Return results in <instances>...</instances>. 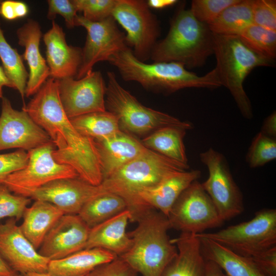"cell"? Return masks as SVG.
Segmentation results:
<instances>
[{"instance_id": "1", "label": "cell", "mask_w": 276, "mask_h": 276, "mask_svg": "<svg viewBox=\"0 0 276 276\" xmlns=\"http://www.w3.org/2000/svg\"><path fill=\"white\" fill-rule=\"evenodd\" d=\"M45 132L55 146L53 155L62 164L71 166L79 177L99 186L102 175L94 139L82 135L66 116L59 93V80L48 78L22 108Z\"/></svg>"}, {"instance_id": "2", "label": "cell", "mask_w": 276, "mask_h": 276, "mask_svg": "<svg viewBox=\"0 0 276 276\" xmlns=\"http://www.w3.org/2000/svg\"><path fill=\"white\" fill-rule=\"evenodd\" d=\"M126 81H135L146 89L171 94L186 88H217L221 86L215 68L203 76L174 62L147 63L137 59L128 47L108 61Z\"/></svg>"}, {"instance_id": "3", "label": "cell", "mask_w": 276, "mask_h": 276, "mask_svg": "<svg viewBox=\"0 0 276 276\" xmlns=\"http://www.w3.org/2000/svg\"><path fill=\"white\" fill-rule=\"evenodd\" d=\"M137 225L128 233L132 243L120 257L143 276H161L176 256L177 248L168 235L170 229L167 217L150 208L135 221Z\"/></svg>"}, {"instance_id": "4", "label": "cell", "mask_w": 276, "mask_h": 276, "mask_svg": "<svg viewBox=\"0 0 276 276\" xmlns=\"http://www.w3.org/2000/svg\"><path fill=\"white\" fill-rule=\"evenodd\" d=\"M213 34L208 25L182 5L172 18L166 36L155 45L150 58L155 62H178L193 68L205 63L213 54Z\"/></svg>"}, {"instance_id": "5", "label": "cell", "mask_w": 276, "mask_h": 276, "mask_svg": "<svg viewBox=\"0 0 276 276\" xmlns=\"http://www.w3.org/2000/svg\"><path fill=\"white\" fill-rule=\"evenodd\" d=\"M189 165L164 156L146 148L130 161L102 180L105 191L116 194L126 202L134 222L143 211L137 202L139 192L153 187L167 177L188 170Z\"/></svg>"}, {"instance_id": "6", "label": "cell", "mask_w": 276, "mask_h": 276, "mask_svg": "<svg viewBox=\"0 0 276 276\" xmlns=\"http://www.w3.org/2000/svg\"><path fill=\"white\" fill-rule=\"evenodd\" d=\"M213 41L215 68L221 86L228 89L243 117L250 119L252 109L244 89V81L255 68L273 66L274 61L250 49L238 36L213 34Z\"/></svg>"}, {"instance_id": "7", "label": "cell", "mask_w": 276, "mask_h": 276, "mask_svg": "<svg viewBox=\"0 0 276 276\" xmlns=\"http://www.w3.org/2000/svg\"><path fill=\"white\" fill-rule=\"evenodd\" d=\"M107 77L106 109L117 117L120 127L124 130L142 135L165 127L193 129L189 122L142 105L120 84L113 72H108Z\"/></svg>"}, {"instance_id": "8", "label": "cell", "mask_w": 276, "mask_h": 276, "mask_svg": "<svg viewBox=\"0 0 276 276\" xmlns=\"http://www.w3.org/2000/svg\"><path fill=\"white\" fill-rule=\"evenodd\" d=\"M198 235L241 256L250 257L276 246V210L263 209L256 212L249 221L215 232Z\"/></svg>"}, {"instance_id": "9", "label": "cell", "mask_w": 276, "mask_h": 276, "mask_svg": "<svg viewBox=\"0 0 276 276\" xmlns=\"http://www.w3.org/2000/svg\"><path fill=\"white\" fill-rule=\"evenodd\" d=\"M111 16L126 31V44L134 56L142 62L150 58L160 27L147 2L117 0Z\"/></svg>"}, {"instance_id": "10", "label": "cell", "mask_w": 276, "mask_h": 276, "mask_svg": "<svg viewBox=\"0 0 276 276\" xmlns=\"http://www.w3.org/2000/svg\"><path fill=\"white\" fill-rule=\"evenodd\" d=\"M55 149L50 142L27 151V165L9 174L0 184L16 195L27 197L30 192L55 180L79 177L74 168L55 160L53 154Z\"/></svg>"}, {"instance_id": "11", "label": "cell", "mask_w": 276, "mask_h": 276, "mask_svg": "<svg viewBox=\"0 0 276 276\" xmlns=\"http://www.w3.org/2000/svg\"><path fill=\"white\" fill-rule=\"evenodd\" d=\"M209 175L201 185L210 196L223 221L230 220L244 210L243 195L235 181L225 156L210 148L199 154Z\"/></svg>"}, {"instance_id": "12", "label": "cell", "mask_w": 276, "mask_h": 276, "mask_svg": "<svg viewBox=\"0 0 276 276\" xmlns=\"http://www.w3.org/2000/svg\"><path fill=\"white\" fill-rule=\"evenodd\" d=\"M170 228L198 234L223 223L201 183L193 181L179 196L167 216Z\"/></svg>"}, {"instance_id": "13", "label": "cell", "mask_w": 276, "mask_h": 276, "mask_svg": "<svg viewBox=\"0 0 276 276\" xmlns=\"http://www.w3.org/2000/svg\"><path fill=\"white\" fill-rule=\"evenodd\" d=\"M75 26L82 27L87 32L77 79L93 71V66L97 62L108 61L112 56L127 47L125 35L119 29L112 16L102 21H91L82 15H77Z\"/></svg>"}, {"instance_id": "14", "label": "cell", "mask_w": 276, "mask_h": 276, "mask_svg": "<svg viewBox=\"0 0 276 276\" xmlns=\"http://www.w3.org/2000/svg\"><path fill=\"white\" fill-rule=\"evenodd\" d=\"M58 80L60 101L69 119L106 110V86L100 71H91L79 79L66 78Z\"/></svg>"}, {"instance_id": "15", "label": "cell", "mask_w": 276, "mask_h": 276, "mask_svg": "<svg viewBox=\"0 0 276 276\" xmlns=\"http://www.w3.org/2000/svg\"><path fill=\"white\" fill-rule=\"evenodd\" d=\"M50 142L48 133L27 112L14 109L8 99L2 98L0 151L11 148L28 151Z\"/></svg>"}, {"instance_id": "16", "label": "cell", "mask_w": 276, "mask_h": 276, "mask_svg": "<svg viewBox=\"0 0 276 276\" xmlns=\"http://www.w3.org/2000/svg\"><path fill=\"white\" fill-rule=\"evenodd\" d=\"M16 221L11 218L0 223V256L17 273L47 272L50 260L37 250Z\"/></svg>"}, {"instance_id": "17", "label": "cell", "mask_w": 276, "mask_h": 276, "mask_svg": "<svg viewBox=\"0 0 276 276\" xmlns=\"http://www.w3.org/2000/svg\"><path fill=\"white\" fill-rule=\"evenodd\" d=\"M103 191L101 185H91L80 177L65 178L49 182L27 197L50 202L64 214L78 215L89 199Z\"/></svg>"}, {"instance_id": "18", "label": "cell", "mask_w": 276, "mask_h": 276, "mask_svg": "<svg viewBox=\"0 0 276 276\" xmlns=\"http://www.w3.org/2000/svg\"><path fill=\"white\" fill-rule=\"evenodd\" d=\"M90 228L78 215L64 214L45 236L38 252L50 260L85 248Z\"/></svg>"}, {"instance_id": "19", "label": "cell", "mask_w": 276, "mask_h": 276, "mask_svg": "<svg viewBox=\"0 0 276 276\" xmlns=\"http://www.w3.org/2000/svg\"><path fill=\"white\" fill-rule=\"evenodd\" d=\"M43 39L50 77L57 80L76 77L82 62V49L69 45L62 28L54 20Z\"/></svg>"}, {"instance_id": "20", "label": "cell", "mask_w": 276, "mask_h": 276, "mask_svg": "<svg viewBox=\"0 0 276 276\" xmlns=\"http://www.w3.org/2000/svg\"><path fill=\"white\" fill-rule=\"evenodd\" d=\"M16 35L18 44L25 48L21 57L29 68L25 96L29 97L35 95L50 76V69L40 51L42 33L39 23L29 19L18 28Z\"/></svg>"}, {"instance_id": "21", "label": "cell", "mask_w": 276, "mask_h": 276, "mask_svg": "<svg viewBox=\"0 0 276 276\" xmlns=\"http://www.w3.org/2000/svg\"><path fill=\"white\" fill-rule=\"evenodd\" d=\"M200 176L201 171L198 170L174 173L155 186L139 192L138 206L141 211L152 208L167 217L181 194Z\"/></svg>"}, {"instance_id": "22", "label": "cell", "mask_w": 276, "mask_h": 276, "mask_svg": "<svg viewBox=\"0 0 276 276\" xmlns=\"http://www.w3.org/2000/svg\"><path fill=\"white\" fill-rule=\"evenodd\" d=\"M98 151L102 180L132 160L147 148L121 130L100 140H95Z\"/></svg>"}, {"instance_id": "23", "label": "cell", "mask_w": 276, "mask_h": 276, "mask_svg": "<svg viewBox=\"0 0 276 276\" xmlns=\"http://www.w3.org/2000/svg\"><path fill=\"white\" fill-rule=\"evenodd\" d=\"M131 218L127 209L90 228L85 248H100L121 256L131 245V239L126 231Z\"/></svg>"}, {"instance_id": "24", "label": "cell", "mask_w": 276, "mask_h": 276, "mask_svg": "<svg viewBox=\"0 0 276 276\" xmlns=\"http://www.w3.org/2000/svg\"><path fill=\"white\" fill-rule=\"evenodd\" d=\"M171 241L177 247V254L161 276H204L206 260L196 234L181 233Z\"/></svg>"}, {"instance_id": "25", "label": "cell", "mask_w": 276, "mask_h": 276, "mask_svg": "<svg viewBox=\"0 0 276 276\" xmlns=\"http://www.w3.org/2000/svg\"><path fill=\"white\" fill-rule=\"evenodd\" d=\"M118 256L102 248H84L63 258L50 260L47 273L53 276H84Z\"/></svg>"}, {"instance_id": "26", "label": "cell", "mask_w": 276, "mask_h": 276, "mask_svg": "<svg viewBox=\"0 0 276 276\" xmlns=\"http://www.w3.org/2000/svg\"><path fill=\"white\" fill-rule=\"evenodd\" d=\"M204 258L216 263L227 276H264L255 263L225 246L198 234Z\"/></svg>"}, {"instance_id": "27", "label": "cell", "mask_w": 276, "mask_h": 276, "mask_svg": "<svg viewBox=\"0 0 276 276\" xmlns=\"http://www.w3.org/2000/svg\"><path fill=\"white\" fill-rule=\"evenodd\" d=\"M64 214L53 204L36 200L27 208L19 227L27 238L37 249L45 236L57 220Z\"/></svg>"}, {"instance_id": "28", "label": "cell", "mask_w": 276, "mask_h": 276, "mask_svg": "<svg viewBox=\"0 0 276 276\" xmlns=\"http://www.w3.org/2000/svg\"><path fill=\"white\" fill-rule=\"evenodd\" d=\"M253 0H238L224 9L208 25L214 34L239 36L253 24Z\"/></svg>"}, {"instance_id": "29", "label": "cell", "mask_w": 276, "mask_h": 276, "mask_svg": "<svg viewBox=\"0 0 276 276\" xmlns=\"http://www.w3.org/2000/svg\"><path fill=\"white\" fill-rule=\"evenodd\" d=\"M127 209V204L122 197L104 191L89 199L78 215L91 228Z\"/></svg>"}, {"instance_id": "30", "label": "cell", "mask_w": 276, "mask_h": 276, "mask_svg": "<svg viewBox=\"0 0 276 276\" xmlns=\"http://www.w3.org/2000/svg\"><path fill=\"white\" fill-rule=\"evenodd\" d=\"M186 133L182 128L165 127L153 131L142 143L146 148L170 159L188 164L183 143Z\"/></svg>"}, {"instance_id": "31", "label": "cell", "mask_w": 276, "mask_h": 276, "mask_svg": "<svg viewBox=\"0 0 276 276\" xmlns=\"http://www.w3.org/2000/svg\"><path fill=\"white\" fill-rule=\"evenodd\" d=\"M70 119L79 133L94 140L108 137L121 130L117 117L106 110L91 112Z\"/></svg>"}, {"instance_id": "32", "label": "cell", "mask_w": 276, "mask_h": 276, "mask_svg": "<svg viewBox=\"0 0 276 276\" xmlns=\"http://www.w3.org/2000/svg\"><path fill=\"white\" fill-rule=\"evenodd\" d=\"M0 59L3 67L14 89L18 91L24 100L29 73L26 69L21 56L7 42L1 26Z\"/></svg>"}, {"instance_id": "33", "label": "cell", "mask_w": 276, "mask_h": 276, "mask_svg": "<svg viewBox=\"0 0 276 276\" xmlns=\"http://www.w3.org/2000/svg\"><path fill=\"white\" fill-rule=\"evenodd\" d=\"M238 36L245 44L257 53L274 60L276 56V31L253 24Z\"/></svg>"}, {"instance_id": "34", "label": "cell", "mask_w": 276, "mask_h": 276, "mask_svg": "<svg viewBox=\"0 0 276 276\" xmlns=\"http://www.w3.org/2000/svg\"><path fill=\"white\" fill-rule=\"evenodd\" d=\"M276 158V141L261 132L254 137L246 155L251 168L262 167Z\"/></svg>"}, {"instance_id": "35", "label": "cell", "mask_w": 276, "mask_h": 276, "mask_svg": "<svg viewBox=\"0 0 276 276\" xmlns=\"http://www.w3.org/2000/svg\"><path fill=\"white\" fill-rule=\"evenodd\" d=\"M11 192L6 186L0 184V220L9 217L19 220L31 202L30 198Z\"/></svg>"}, {"instance_id": "36", "label": "cell", "mask_w": 276, "mask_h": 276, "mask_svg": "<svg viewBox=\"0 0 276 276\" xmlns=\"http://www.w3.org/2000/svg\"><path fill=\"white\" fill-rule=\"evenodd\" d=\"M77 12L91 21H102L112 15L117 0H72Z\"/></svg>"}, {"instance_id": "37", "label": "cell", "mask_w": 276, "mask_h": 276, "mask_svg": "<svg viewBox=\"0 0 276 276\" xmlns=\"http://www.w3.org/2000/svg\"><path fill=\"white\" fill-rule=\"evenodd\" d=\"M238 0H194L190 9L198 21L209 24L226 8Z\"/></svg>"}, {"instance_id": "38", "label": "cell", "mask_w": 276, "mask_h": 276, "mask_svg": "<svg viewBox=\"0 0 276 276\" xmlns=\"http://www.w3.org/2000/svg\"><path fill=\"white\" fill-rule=\"evenodd\" d=\"M253 24L276 31V1L253 0Z\"/></svg>"}, {"instance_id": "39", "label": "cell", "mask_w": 276, "mask_h": 276, "mask_svg": "<svg viewBox=\"0 0 276 276\" xmlns=\"http://www.w3.org/2000/svg\"><path fill=\"white\" fill-rule=\"evenodd\" d=\"M28 161V153L24 150L0 154V183L9 174L24 168Z\"/></svg>"}, {"instance_id": "40", "label": "cell", "mask_w": 276, "mask_h": 276, "mask_svg": "<svg viewBox=\"0 0 276 276\" xmlns=\"http://www.w3.org/2000/svg\"><path fill=\"white\" fill-rule=\"evenodd\" d=\"M137 272L119 257L101 264L84 276H137Z\"/></svg>"}, {"instance_id": "41", "label": "cell", "mask_w": 276, "mask_h": 276, "mask_svg": "<svg viewBox=\"0 0 276 276\" xmlns=\"http://www.w3.org/2000/svg\"><path fill=\"white\" fill-rule=\"evenodd\" d=\"M48 4L49 19H53L59 14L64 19L67 28L75 27L77 11L72 0H48Z\"/></svg>"}, {"instance_id": "42", "label": "cell", "mask_w": 276, "mask_h": 276, "mask_svg": "<svg viewBox=\"0 0 276 276\" xmlns=\"http://www.w3.org/2000/svg\"><path fill=\"white\" fill-rule=\"evenodd\" d=\"M249 258L264 276H276V246Z\"/></svg>"}, {"instance_id": "43", "label": "cell", "mask_w": 276, "mask_h": 276, "mask_svg": "<svg viewBox=\"0 0 276 276\" xmlns=\"http://www.w3.org/2000/svg\"><path fill=\"white\" fill-rule=\"evenodd\" d=\"M29 7L23 2L6 0L0 2V15L8 20H13L26 16Z\"/></svg>"}, {"instance_id": "44", "label": "cell", "mask_w": 276, "mask_h": 276, "mask_svg": "<svg viewBox=\"0 0 276 276\" xmlns=\"http://www.w3.org/2000/svg\"><path fill=\"white\" fill-rule=\"evenodd\" d=\"M264 135L275 139L276 137V113H271L264 121L260 131Z\"/></svg>"}, {"instance_id": "45", "label": "cell", "mask_w": 276, "mask_h": 276, "mask_svg": "<svg viewBox=\"0 0 276 276\" xmlns=\"http://www.w3.org/2000/svg\"><path fill=\"white\" fill-rule=\"evenodd\" d=\"M204 276L227 275L216 263L212 261L206 260Z\"/></svg>"}, {"instance_id": "46", "label": "cell", "mask_w": 276, "mask_h": 276, "mask_svg": "<svg viewBox=\"0 0 276 276\" xmlns=\"http://www.w3.org/2000/svg\"><path fill=\"white\" fill-rule=\"evenodd\" d=\"M176 0H149L147 1L149 8L154 9H163L175 4Z\"/></svg>"}, {"instance_id": "47", "label": "cell", "mask_w": 276, "mask_h": 276, "mask_svg": "<svg viewBox=\"0 0 276 276\" xmlns=\"http://www.w3.org/2000/svg\"><path fill=\"white\" fill-rule=\"evenodd\" d=\"M4 86H7L14 89V87L6 75L3 66H0V98L3 97V89Z\"/></svg>"}, {"instance_id": "48", "label": "cell", "mask_w": 276, "mask_h": 276, "mask_svg": "<svg viewBox=\"0 0 276 276\" xmlns=\"http://www.w3.org/2000/svg\"><path fill=\"white\" fill-rule=\"evenodd\" d=\"M16 273L0 256V276H13Z\"/></svg>"}, {"instance_id": "49", "label": "cell", "mask_w": 276, "mask_h": 276, "mask_svg": "<svg viewBox=\"0 0 276 276\" xmlns=\"http://www.w3.org/2000/svg\"><path fill=\"white\" fill-rule=\"evenodd\" d=\"M24 276H53L47 272L46 273H39V272H30L25 274H22Z\"/></svg>"}, {"instance_id": "50", "label": "cell", "mask_w": 276, "mask_h": 276, "mask_svg": "<svg viewBox=\"0 0 276 276\" xmlns=\"http://www.w3.org/2000/svg\"><path fill=\"white\" fill-rule=\"evenodd\" d=\"M13 276H24V275L22 274H21L16 273Z\"/></svg>"}]
</instances>
